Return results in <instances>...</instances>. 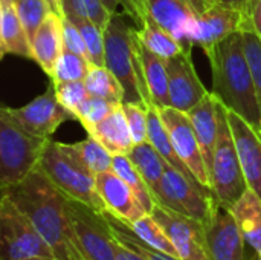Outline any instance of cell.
Returning <instances> with one entry per match:
<instances>
[{
	"label": "cell",
	"instance_id": "6da1fadb",
	"mask_svg": "<svg viewBox=\"0 0 261 260\" xmlns=\"http://www.w3.org/2000/svg\"><path fill=\"white\" fill-rule=\"evenodd\" d=\"M34 224L57 260H87L75 234L67 198L37 167L21 182L2 190Z\"/></svg>",
	"mask_w": 261,
	"mask_h": 260
},
{
	"label": "cell",
	"instance_id": "7a4b0ae2",
	"mask_svg": "<svg viewBox=\"0 0 261 260\" xmlns=\"http://www.w3.org/2000/svg\"><path fill=\"white\" fill-rule=\"evenodd\" d=\"M213 72V95L246 120L261 136V110L243 34L236 32L206 54Z\"/></svg>",
	"mask_w": 261,
	"mask_h": 260
},
{
	"label": "cell",
	"instance_id": "3957f363",
	"mask_svg": "<svg viewBox=\"0 0 261 260\" xmlns=\"http://www.w3.org/2000/svg\"><path fill=\"white\" fill-rule=\"evenodd\" d=\"M127 15L115 12L104 29L106 67L110 69L124 87V103L139 104L145 109L154 106L144 75L138 28L127 23Z\"/></svg>",
	"mask_w": 261,
	"mask_h": 260
},
{
	"label": "cell",
	"instance_id": "277c9868",
	"mask_svg": "<svg viewBox=\"0 0 261 260\" xmlns=\"http://www.w3.org/2000/svg\"><path fill=\"white\" fill-rule=\"evenodd\" d=\"M49 139L26 130L6 106L0 109V188L6 190L29 176Z\"/></svg>",
	"mask_w": 261,
	"mask_h": 260
},
{
	"label": "cell",
	"instance_id": "5b68a950",
	"mask_svg": "<svg viewBox=\"0 0 261 260\" xmlns=\"http://www.w3.org/2000/svg\"><path fill=\"white\" fill-rule=\"evenodd\" d=\"M38 169L66 198L78 201L98 213H106V205L96 188V176L70 155L61 143L49 139Z\"/></svg>",
	"mask_w": 261,
	"mask_h": 260
},
{
	"label": "cell",
	"instance_id": "8992f818",
	"mask_svg": "<svg viewBox=\"0 0 261 260\" xmlns=\"http://www.w3.org/2000/svg\"><path fill=\"white\" fill-rule=\"evenodd\" d=\"M219 135L211 166V188L219 204L229 210L248 190L237 144L228 121V109L217 100Z\"/></svg>",
	"mask_w": 261,
	"mask_h": 260
},
{
	"label": "cell",
	"instance_id": "52a82bcc",
	"mask_svg": "<svg viewBox=\"0 0 261 260\" xmlns=\"http://www.w3.org/2000/svg\"><path fill=\"white\" fill-rule=\"evenodd\" d=\"M156 201L159 205L196 219L205 225L214 218L220 207L216 195L210 188H205L199 182L187 178L170 164L165 166V173Z\"/></svg>",
	"mask_w": 261,
	"mask_h": 260
},
{
	"label": "cell",
	"instance_id": "ba28073f",
	"mask_svg": "<svg viewBox=\"0 0 261 260\" xmlns=\"http://www.w3.org/2000/svg\"><path fill=\"white\" fill-rule=\"evenodd\" d=\"M32 256L54 257L31 219L6 196L0 199V260H21Z\"/></svg>",
	"mask_w": 261,
	"mask_h": 260
},
{
	"label": "cell",
	"instance_id": "9c48e42d",
	"mask_svg": "<svg viewBox=\"0 0 261 260\" xmlns=\"http://www.w3.org/2000/svg\"><path fill=\"white\" fill-rule=\"evenodd\" d=\"M69 216L78 244L87 260H116V239L104 216L67 198Z\"/></svg>",
	"mask_w": 261,
	"mask_h": 260
},
{
	"label": "cell",
	"instance_id": "30bf717a",
	"mask_svg": "<svg viewBox=\"0 0 261 260\" xmlns=\"http://www.w3.org/2000/svg\"><path fill=\"white\" fill-rule=\"evenodd\" d=\"M249 23L252 20L246 12L219 2H211L193 25L191 43L202 48L206 55L229 35L242 32Z\"/></svg>",
	"mask_w": 261,
	"mask_h": 260
},
{
	"label": "cell",
	"instance_id": "8fae6325",
	"mask_svg": "<svg viewBox=\"0 0 261 260\" xmlns=\"http://www.w3.org/2000/svg\"><path fill=\"white\" fill-rule=\"evenodd\" d=\"M151 216L161 224L180 260H210L205 224L176 213L164 205H156Z\"/></svg>",
	"mask_w": 261,
	"mask_h": 260
},
{
	"label": "cell",
	"instance_id": "7c38bea8",
	"mask_svg": "<svg viewBox=\"0 0 261 260\" xmlns=\"http://www.w3.org/2000/svg\"><path fill=\"white\" fill-rule=\"evenodd\" d=\"M159 115L167 127V132L180 159L187 164V167L199 181V184L213 192L211 178L188 113L168 106V107H161Z\"/></svg>",
	"mask_w": 261,
	"mask_h": 260
},
{
	"label": "cell",
	"instance_id": "4fadbf2b",
	"mask_svg": "<svg viewBox=\"0 0 261 260\" xmlns=\"http://www.w3.org/2000/svg\"><path fill=\"white\" fill-rule=\"evenodd\" d=\"M8 110L26 130L47 139H50L57 129L66 121H76V116L58 101L54 84L28 104L21 107H8Z\"/></svg>",
	"mask_w": 261,
	"mask_h": 260
},
{
	"label": "cell",
	"instance_id": "5bb4252c",
	"mask_svg": "<svg viewBox=\"0 0 261 260\" xmlns=\"http://www.w3.org/2000/svg\"><path fill=\"white\" fill-rule=\"evenodd\" d=\"M213 0H145L148 15L170 31L185 48L193 52L191 29L196 18Z\"/></svg>",
	"mask_w": 261,
	"mask_h": 260
},
{
	"label": "cell",
	"instance_id": "9a60e30c",
	"mask_svg": "<svg viewBox=\"0 0 261 260\" xmlns=\"http://www.w3.org/2000/svg\"><path fill=\"white\" fill-rule=\"evenodd\" d=\"M171 107L190 112L210 92L203 86L193 63V52H182L167 60Z\"/></svg>",
	"mask_w": 261,
	"mask_h": 260
},
{
	"label": "cell",
	"instance_id": "2e32d148",
	"mask_svg": "<svg viewBox=\"0 0 261 260\" xmlns=\"http://www.w3.org/2000/svg\"><path fill=\"white\" fill-rule=\"evenodd\" d=\"M205 227L210 260H251L246 254L248 244L229 210L220 205Z\"/></svg>",
	"mask_w": 261,
	"mask_h": 260
},
{
	"label": "cell",
	"instance_id": "e0dca14e",
	"mask_svg": "<svg viewBox=\"0 0 261 260\" xmlns=\"http://www.w3.org/2000/svg\"><path fill=\"white\" fill-rule=\"evenodd\" d=\"M96 188L106 205V213L119 222L130 225L142 216L148 215L127 182L113 170L96 176Z\"/></svg>",
	"mask_w": 261,
	"mask_h": 260
},
{
	"label": "cell",
	"instance_id": "ac0fdd59",
	"mask_svg": "<svg viewBox=\"0 0 261 260\" xmlns=\"http://www.w3.org/2000/svg\"><path fill=\"white\" fill-rule=\"evenodd\" d=\"M228 121L237 144L248 188L261 198V136L240 115L228 110Z\"/></svg>",
	"mask_w": 261,
	"mask_h": 260
},
{
	"label": "cell",
	"instance_id": "d6986e66",
	"mask_svg": "<svg viewBox=\"0 0 261 260\" xmlns=\"http://www.w3.org/2000/svg\"><path fill=\"white\" fill-rule=\"evenodd\" d=\"M31 44L34 61L47 77H50L58 57L64 51L63 18L55 12H49V15L44 18L43 25L38 28L34 38L31 40Z\"/></svg>",
	"mask_w": 261,
	"mask_h": 260
},
{
	"label": "cell",
	"instance_id": "ffe728a7",
	"mask_svg": "<svg viewBox=\"0 0 261 260\" xmlns=\"http://www.w3.org/2000/svg\"><path fill=\"white\" fill-rule=\"evenodd\" d=\"M190 121L194 127L197 141L200 144V150L211 178V166L213 156L216 150L217 135H219V110H217V98L210 92L197 106H194L190 112H187Z\"/></svg>",
	"mask_w": 261,
	"mask_h": 260
},
{
	"label": "cell",
	"instance_id": "44dd1931",
	"mask_svg": "<svg viewBox=\"0 0 261 260\" xmlns=\"http://www.w3.org/2000/svg\"><path fill=\"white\" fill-rule=\"evenodd\" d=\"M15 55L34 61L32 44L15 5L0 3V57Z\"/></svg>",
	"mask_w": 261,
	"mask_h": 260
},
{
	"label": "cell",
	"instance_id": "7402d4cb",
	"mask_svg": "<svg viewBox=\"0 0 261 260\" xmlns=\"http://www.w3.org/2000/svg\"><path fill=\"white\" fill-rule=\"evenodd\" d=\"M87 135L96 138L112 155H128L135 143L124 112V103Z\"/></svg>",
	"mask_w": 261,
	"mask_h": 260
},
{
	"label": "cell",
	"instance_id": "603a6c76",
	"mask_svg": "<svg viewBox=\"0 0 261 260\" xmlns=\"http://www.w3.org/2000/svg\"><path fill=\"white\" fill-rule=\"evenodd\" d=\"M237 227L252 248L254 253H261V198L252 190H246L243 196L229 208Z\"/></svg>",
	"mask_w": 261,
	"mask_h": 260
},
{
	"label": "cell",
	"instance_id": "cb8c5ba5",
	"mask_svg": "<svg viewBox=\"0 0 261 260\" xmlns=\"http://www.w3.org/2000/svg\"><path fill=\"white\" fill-rule=\"evenodd\" d=\"M139 55L144 69V75L148 84L151 100L158 109L171 106L168 90V70L167 60L148 51L139 40Z\"/></svg>",
	"mask_w": 261,
	"mask_h": 260
},
{
	"label": "cell",
	"instance_id": "d4e9b609",
	"mask_svg": "<svg viewBox=\"0 0 261 260\" xmlns=\"http://www.w3.org/2000/svg\"><path fill=\"white\" fill-rule=\"evenodd\" d=\"M128 158L132 159V162L135 164V167L138 169V172L141 173V176L144 178V181L147 182V185L150 187L151 193L156 198L165 173L167 161L162 158V155L154 149V146L150 141L135 144L128 153Z\"/></svg>",
	"mask_w": 261,
	"mask_h": 260
},
{
	"label": "cell",
	"instance_id": "484cf974",
	"mask_svg": "<svg viewBox=\"0 0 261 260\" xmlns=\"http://www.w3.org/2000/svg\"><path fill=\"white\" fill-rule=\"evenodd\" d=\"M138 37L148 51L165 60H170L182 52H187L184 44L170 31H167L158 21H154L150 15L144 26L138 28Z\"/></svg>",
	"mask_w": 261,
	"mask_h": 260
},
{
	"label": "cell",
	"instance_id": "4316f807",
	"mask_svg": "<svg viewBox=\"0 0 261 260\" xmlns=\"http://www.w3.org/2000/svg\"><path fill=\"white\" fill-rule=\"evenodd\" d=\"M61 146L73 155L81 164H84L95 176L110 172L113 167V155L93 136L87 135L86 139L75 143V144H64Z\"/></svg>",
	"mask_w": 261,
	"mask_h": 260
},
{
	"label": "cell",
	"instance_id": "83f0119b",
	"mask_svg": "<svg viewBox=\"0 0 261 260\" xmlns=\"http://www.w3.org/2000/svg\"><path fill=\"white\" fill-rule=\"evenodd\" d=\"M112 170L127 182V185L132 188V192L144 207V210L151 215V211L158 205L156 198L144 181V178L141 176V173L138 172V169L135 167V164L132 162V159L128 158V155H113Z\"/></svg>",
	"mask_w": 261,
	"mask_h": 260
},
{
	"label": "cell",
	"instance_id": "f1b7e54d",
	"mask_svg": "<svg viewBox=\"0 0 261 260\" xmlns=\"http://www.w3.org/2000/svg\"><path fill=\"white\" fill-rule=\"evenodd\" d=\"M84 83L92 97L104 98L116 104L124 103V87L116 75L106 66L92 64Z\"/></svg>",
	"mask_w": 261,
	"mask_h": 260
},
{
	"label": "cell",
	"instance_id": "f546056e",
	"mask_svg": "<svg viewBox=\"0 0 261 260\" xmlns=\"http://www.w3.org/2000/svg\"><path fill=\"white\" fill-rule=\"evenodd\" d=\"M132 233L139 238L141 241H144L147 245L165 253V254H170V256H174L179 259V254H177V250L176 247L173 245L171 239L168 238V234L165 233V230L161 227V224L151 216V215H145L142 216L141 219H138L136 222L127 225Z\"/></svg>",
	"mask_w": 261,
	"mask_h": 260
},
{
	"label": "cell",
	"instance_id": "4dcf8cb0",
	"mask_svg": "<svg viewBox=\"0 0 261 260\" xmlns=\"http://www.w3.org/2000/svg\"><path fill=\"white\" fill-rule=\"evenodd\" d=\"M90 66L92 64L89 60L64 49L54 66V72L50 75L52 84H60L66 81H84Z\"/></svg>",
	"mask_w": 261,
	"mask_h": 260
},
{
	"label": "cell",
	"instance_id": "1f68e13d",
	"mask_svg": "<svg viewBox=\"0 0 261 260\" xmlns=\"http://www.w3.org/2000/svg\"><path fill=\"white\" fill-rule=\"evenodd\" d=\"M64 15L69 18H87L99 26L107 28L113 14L107 9L102 0H63Z\"/></svg>",
	"mask_w": 261,
	"mask_h": 260
},
{
	"label": "cell",
	"instance_id": "d6a6232c",
	"mask_svg": "<svg viewBox=\"0 0 261 260\" xmlns=\"http://www.w3.org/2000/svg\"><path fill=\"white\" fill-rule=\"evenodd\" d=\"M104 216H106V219H107V222H109V225H110L115 238L119 242H122L124 245H127V247L133 248L135 251L141 253L144 257H147V260H180L177 259V257H174V256L165 254V253H162V251H159V250L147 245L144 241H141L139 238H136L125 224L119 222L118 219H115L109 213H104Z\"/></svg>",
	"mask_w": 261,
	"mask_h": 260
},
{
	"label": "cell",
	"instance_id": "836d02e7",
	"mask_svg": "<svg viewBox=\"0 0 261 260\" xmlns=\"http://www.w3.org/2000/svg\"><path fill=\"white\" fill-rule=\"evenodd\" d=\"M80 29L87 52L90 64L93 66H106V41H104V31L96 26L93 21L87 18H70Z\"/></svg>",
	"mask_w": 261,
	"mask_h": 260
},
{
	"label": "cell",
	"instance_id": "e575fe53",
	"mask_svg": "<svg viewBox=\"0 0 261 260\" xmlns=\"http://www.w3.org/2000/svg\"><path fill=\"white\" fill-rule=\"evenodd\" d=\"M119 104L112 103L104 98L89 97L76 112V121L83 126V129L90 133L102 120H106Z\"/></svg>",
	"mask_w": 261,
	"mask_h": 260
},
{
	"label": "cell",
	"instance_id": "d590c367",
	"mask_svg": "<svg viewBox=\"0 0 261 260\" xmlns=\"http://www.w3.org/2000/svg\"><path fill=\"white\" fill-rule=\"evenodd\" d=\"M15 9L28 32L29 40L34 38L35 32L43 25L44 18L49 15V12H52L46 0H17Z\"/></svg>",
	"mask_w": 261,
	"mask_h": 260
},
{
	"label": "cell",
	"instance_id": "8d00e7d4",
	"mask_svg": "<svg viewBox=\"0 0 261 260\" xmlns=\"http://www.w3.org/2000/svg\"><path fill=\"white\" fill-rule=\"evenodd\" d=\"M243 41H245V52L251 66V72L254 77V83H255V90H257V97H258V103H260L261 110V38L257 34V31L254 29V25L249 23L243 31Z\"/></svg>",
	"mask_w": 261,
	"mask_h": 260
},
{
	"label": "cell",
	"instance_id": "74e56055",
	"mask_svg": "<svg viewBox=\"0 0 261 260\" xmlns=\"http://www.w3.org/2000/svg\"><path fill=\"white\" fill-rule=\"evenodd\" d=\"M54 86H55L58 101L76 116V112L81 107V104L90 97L86 83L84 81H66V83H60Z\"/></svg>",
	"mask_w": 261,
	"mask_h": 260
},
{
	"label": "cell",
	"instance_id": "f35d334b",
	"mask_svg": "<svg viewBox=\"0 0 261 260\" xmlns=\"http://www.w3.org/2000/svg\"><path fill=\"white\" fill-rule=\"evenodd\" d=\"M124 112L135 144L148 141V110L139 104L124 103Z\"/></svg>",
	"mask_w": 261,
	"mask_h": 260
},
{
	"label": "cell",
	"instance_id": "ab89813d",
	"mask_svg": "<svg viewBox=\"0 0 261 260\" xmlns=\"http://www.w3.org/2000/svg\"><path fill=\"white\" fill-rule=\"evenodd\" d=\"M110 14L122 12L127 15L138 28L144 26L148 18V9L145 0H102Z\"/></svg>",
	"mask_w": 261,
	"mask_h": 260
},
{
	"label": "cell",
	"instance_id": "60d3db41",
	"mask_svg": "<svg viewBox=\"0 0 261 260\" xmlns=\"http://www.w3.org/2000/svg\"><path fill=\"white\" fill-rule=\"evenodd\" d=\"M63 18V40H64V49L89 60V52L84 43V38L78 29V26L66 15L61 17ZM90 61V60H89Z\"/></svg>",
	"mask_w": 261,
	"mask_h": 260
},
{
	"label": "cell",
	"instance_id": "b9f144b4",
	"mask_svg": "<svg viewBox=\"0 0 261 260\" xmlns=\"http://www.w3.org/2000/svg\"><path fill=\"white\" fill-rule=\"evenodd\" d=\"M249 15H251L254 29L257 31V34L260 35L261 38V0H252Z\"/></svg>",
	"mask_w": 261,
	"mask_h": 260
},
{
	"label": "cell",
	"instance_id": "7bdbcfd3",
	"mask_svg": "<svg viewBox=\"0 0 261 260\" xmlns=\"http://www.w3.org/2000/svg\"><path fill=\"white\" fill-rule=\"evenodd\" d=\"M213 2H219V3L237 8V9H240V11H243V12H246L249 15V0H213Z\"/></svg>",
	"mask_w": 261,
	"mask_h": 260
},
{
	"label": "cell",
	"instance_id": "ee69618b",
	"mask_svg": "<svg viewBox=\"0 0 261 260\" xmlns=\"http://www.w3.org/2000/svg\"><path fill=\"white\" fill-rule=\"evenodd\" d=\"M47 5L50 6V11L58 14L60 17L64 15V8H63V0H46Z\"/></svg>",
	"mask_w": 261,
	"mask_h": 260
},
{
	"label": "cell",
	"instance_id": "f6af8a7d",
	"mask_svg": "<svg viewBox=\"0 0 261 260\" xmlns=\"http://www.w3.org/2000/svg\"><path fill=\"white\" fill-rule=\"evenodd\" d=\"M21 260H57L55 257H46V256H32V257H26Z\"/></svg>",
	"mask_w": 261,
	"mask_h": 260
},
{
	"label": "cell",
	"instance_id": "bcb514c9",
	"mask_svg": "<svg viewBox=\"0 0 261 260\" xmlns=\"http://www.w3.org/2000/svg\"><path fill=\"white\" fill-rule=\"evenodd\" d=\"M251 260H261V253H254Z\"/></svg>",
	"mask_w": 261,
	"mask_h": 260
},
{
	"label": "cell",
	"instance_id": "7dc6e473",
	"mask_svg": "<svg viewBox=\"0 0 261 260\" xmlns=\"http://www.w3.org/2000/svg\"><path fill=\"white\" fill-rule=\"evenodd\" d=\"M17 0H0V3H11V5H15Z\"/></svg>",
	"mask_w": 261,
	"mask_h": 260
},
{
	"label": "cell",
	"instance_id": "c3c4849f",
	"mask_svg": "<svg viewBox=\"0 0 261 260\" xmlns=\"http://www.w3.org/2000/svg\"><path fill=\"white\" fill-rule=\"evenodd\" d=\"M251 3H252V0H249V9H251Z\"/></svg>",
	"mask_w": 261,
	"mask_h": 260
}]
</instances>
